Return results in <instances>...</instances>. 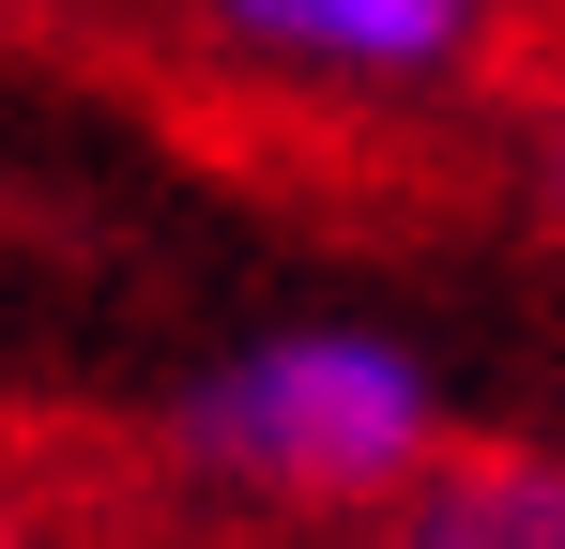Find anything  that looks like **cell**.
Segmentation results:
<instances>
[{
	"instance_id": "6da1fadb",
	"label": "cell",
	"mask_w": 565,
	"mask_h": 549,
	"mask_svg": "<svg viewBox=\"0 0 565 549\" xmlns=\"http://www.w3.org/2000/svg\"><path fill=\"white\" fill-rule=\"evenodd\" d=\"M199 488L276 504V519H367L444 458V381L382 321H276L245 352H214L169 412Z\"/></svg>"
},
{
	"instance_id": "7a4b0ae2",
	"label": "cell",
	"mask_w": 565,
	"mask_h": 549,
	"mask_svg": "<svg viewBox=\"0 0 565 549\" xmlns=\"http://www.w3.org/2000/svg\"><path fill=\"white\" fill-rule=\"evenodd\" d=\"M199 46L290 92H444L489 62L504 0H184Z\"/></svg>"
},
{
	"instance_id": "3957f363",
	"label": "cell",
	"mask_w": 565,
	"mask_h": 549,
	"mask_svg": "<svg viewBox=\"0 0 565 549\" xmlns=\"http://www.w3.org/2000/svg\"><path fill=\"white\" fill-rule=\"evenodd\" d=\"M337 549H565V458H428L397 504H367Z\"/></svg>"
},
{
	"instance_id": "277c9868",
	"label": "cell",
	"mask_w": 565,
	"mask_h": 549,
	"mask_svg": "<svg viewBox=\"0 0 565 549\" xmlns=\"http://www.w3.org/2000/svg\"><path fill=\"white\" fill-rule=\"evenodd\" d=\"M551 198H565V122H551Z\"/></svg>"
},
{
	"instance_id": "5b68a950",
	"label": "cell",
	"mask_w": 565,
	"mask_h": 549,
	"mask_svg": "<svg viewBox=\"0 0 565 549\" xmlns=\"http://www.w3.org/2000/svg\"><path fill=\"white\" fill-rule=\"evenodd\" d=\"M0 15H46V0H0Z\"/></svg>"
},
{
	"instance_id": "8992f818",
	"label": "cell",
	"mask_w": 565,
	"mask_h": 549,
	"mask_svg": "<svg viewBox=\"0 0 565 549\" xmlns=\"http://www.w3.org/2000/svg\"><path fill=\"white\" fill-rule=\"evenodd\" d=\"M0 549H15V535H0Z\"/></svg>"
}]
</instances>
